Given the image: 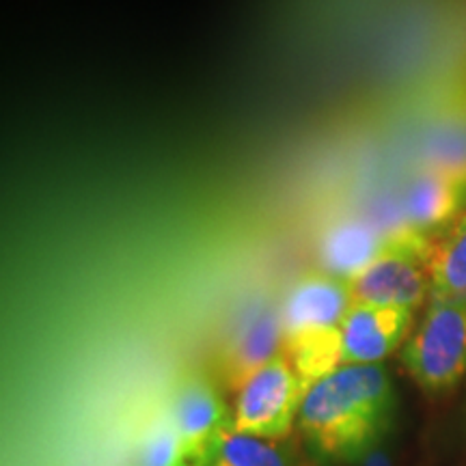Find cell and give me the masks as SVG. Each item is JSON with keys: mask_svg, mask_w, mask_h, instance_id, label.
<instances>
[{"mask_svg": "<svg viewBox=\"0 0 466 466\" xmlns=\"http://www.w3.org/2000/svg\"><path fill=\"white\" fill-rule=\"evenodd\" d=\"M350 283L313 270L291 285L281 305L285 357L305 389L341 367V324L352 309Z\"/></svg>", "mask_w": 466, "mask_h": 466, "instance_id": "cell-2", "label": "cell"}, {"mask_svg": "<svg viewBox=\"0 0 466 466\" xmlns=\"http://www.w3.org/2000/svg\"><path fill=\"white\" fill-rule=\"evenodd\" d=\"M138 466H192L188 451L167 415L147 425L138 447Z\"/></svg>", "mask_w": 466, "mask_h": 466, "instance_id": "cell-14", "label": "cell"}, {"mask_svg": "<svg viewBox=\"0 0 466 466\" xmlns=\"http://www.w3.org/2000/svg\"><path fill=\"white\" fill-rule=\"evenodd\" d=\"M398 393L387 367L341 365L305 391L299 432L322 466H357L391 434Z\"/></svg>", "mask_w": 466, "mask_h": 466, "instance_id": "cell-1", "label": "cell"}, {"mask_svg": "<svg viewBox=\"0 0 466 466\" xmlns=\"http://www.w3.org/2000/svg\"><path fill=\"white\" fill-rule=\"evenodd\" d=\"M401 365L419 389L445 393L466 378V299H432L401 348Z\"/></svg>", "mask_w": 466, "mask_h": 466, "instance_id": "cell-4", "label": "cell"}, {"mask_svg": "<svg viewBox=\"0 0 466 466\" xmlns=\"http://www.w3.org/2000/svg\"><path fill=\"white\" fill-rule=\"evenodd\" d=\"M195 466H299L285 441H268L227 430Z\"/></svg>", "mask_w": 466, "mask_h": 466, "instance_id": "cell-11", "label": "cell"}, {"mask_svg": "<svg viewBox=\"0 0 466 466\" xmlns=\"http://www.w3.org/2000/svg\"><path fill=\"white\" fill-rule=\"evenodd\" d=\"M305 384L281 354L242 384L233 400V430L268 441H285L300 415Z\"/></svg>", "mask_w": 466, "mask_h": 466, "instance_id": "cell-5", "label": "cell"}, {"mask_svg": "<svg viewBox=\"0 0 466 466\" xmlns=\"http://www.w3.org/2000/svg\"><path fill=\"white\" fill-rule=\"evenodd\" d=\"M432 299H466V212L436 242Z\"/></svg>", "mask_w": 466, "mask_h": 466, "instance_id": "cell-12", "label": "cell"}, {"mask_svg": "<svg viewBox=\"0 0 466 466\" xmlns=\"http://www.w3.org/2000/svg\"><path fill=\"white\" fill-rule=\"evenodd\" d=\"M285 352L281 307L270 302L248 307L233 322L218 350L217 371L227 391L238 393L250 376Z\"/></svg>", "mask_w": 466, "mask_h": 466, "instance_id": "cell-6", "label": "cell"}, {"mask_svg": "<svg viewBox=\"0 0 466 466\" xmlns=\"http://www.w3.org/2000/svg\"><path fill=\"white\" fill-rule=\"evenodd\" d=\"M432 233L401 225L384 240L380 253L350 281L354 305L400 307L417 311L432 294Z\"/></svg>", "mask_w": 466, "mask_h": 466, "instance_id": "cell-3", "label": "cell"}, {"mask_svg": "<svg viewBox=\"0 0 466 466\" xmlns=\"http://www.w3.org/2000/svg\"><path fill=\"white\" fill-rule=\"evenodd\" d=\"M466 208V179L421 167L406 186L401 209L404 227L432 233L460 218Z\"/></svg>", "mask_w": 466, "mask_h": 466, "instance_id": "cell-9", "label": "cell"}, {"mask_svg": "<svg viewBox=\"0 0 466 466\" xmlns=\"http://www.w3.org/2000/svg\"><path fill=\"white\" fill-rule=\"evenodd\" d=\"M387 236L363 218L339 220L319 240V270L350 283L380 253Z\"/></svg>", "mask_w": 466, "mask_h": 466, "instance_id": "cell-10", "label": "cell"}, {"mask_svg": "<svg viewBox=\"0 0 466 466\" xmlns=\"http://www.w3.org/2000/svg\"><path fill=\"white\" fill-rule=\"evenodd\" d=\"M423 167L466 179V110L442 116L430 132Z\"/></svg>", "mask_w": 466, "mask_h": 466, "instance_id": "cell-13", "label": "cell"}, {"mask_svg": "<svg viewBox=\"0 0 466 466\" xmlns=\"http://www.w3.org/2000/svg\"><path fill=\"white\" fill-rule=\"evenodd\" d=\"M412 319L410 309L352 305L341 324V365H380L404 343Z\"/></svg>", "mask_w": 466, "mask_h": 466, "instance_id": "cell-8", "label": "cell"}, {"mask_svg": "<svg viewBox=\"0 0 466 466\" xmlns=\"http://www.w3.org/2000/svg\"><path fill=\"white\" fill-rule=\"evenodd\" d=\"M165 415L182 439L192 466L233 428V406L227 404L218 384L201 371L186 374L175 384Z\"/></svg>", "mask_w": 466, "mask_h": 466, "instance_id": "cell-7", "label": "cell"}]
</instances>
